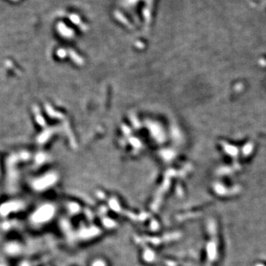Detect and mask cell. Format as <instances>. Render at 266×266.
I'll use <instances>...</instances> for the list:
<instances>
[{"label": "cell", "instance_id": "1", "mask_svg": "<svg viewBox=\"0 0 266 266\" xmlns=\"http://www.w3.org/2000/svg\"><path fill=\"white\" fill-rule=\"evenodd\" d=\"M152 4H153V0H144V7L143 9V16H144L145 21L146 22H149L151 19Z\"/></svg>", "mask_w": 266, "mask_h": 266}, {"label": "cell", "instance_id": "2", "mask_svg": "<svg viewBox=\"0 0 266 266\" xmlns=\"http://www.w3.org/2000/svg\"><path fill=\"white\" fill-rule=\"evenodd\" d=\"M123 4L127 7H133L137 5L140 0H122Z\"/></svg>", "mask_w": 266, "mask_h": 266}, {"label": "cell", "instance_id": "3", "mask_svg": "<svg viewBox=\"0 0 266 266\" xmlns=\"http://www.w3.org/2000/svg\"><path fill=\"white\" fill-rule=\"evenodd\" d=\"M69 18H70V19L73 22H74V23H77V25H79V24L81 23L80 17H79L78 15L73 13V14H71L69 16Z\"/></svg>", "mask_w": 266, "mask_h": 266}, {"label": "cell", "instance_id": "4", "mask_svg": "<svg viewBox=\"0 0 266 266\" xmlns=\"http://www.w3.org/2000/svg\"><path fill=\"white\" fill-rule=\"evenodd\" d=\"M14 1H16V0H14Z\"/></svg>", "mask_w": 266, "mask_h": 266}]
</instances>
